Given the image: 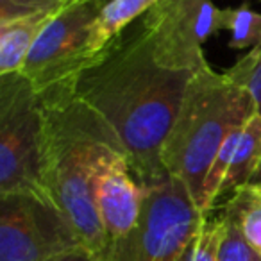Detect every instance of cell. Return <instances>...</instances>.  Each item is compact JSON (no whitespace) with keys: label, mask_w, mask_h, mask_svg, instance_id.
Segmentation results:
<instances>
[{"label":"cell","mask_w":261,"mask_h":261,"mask_svg":"<svg viewBox=\"0 0 261 261\" xmlns=\"http://www.w3.org/2000/svg\"><path fill=\"white\" fill-rule=\"evenodd\" d=\"M224 227L225 222L222 217L213 218V220L206 217L192 261H218V249H220Z\"/></svg>","instance_id":"17"},{"label":"cell","mask_w":261,"mask_h":261,"mask_svg":"<svg viewBox=\"0 0 261 261\" xmlns=\"http://www.w3.org/2000/svg\"><path fill=\"white\" fill-rule=\"evenodd\" d=\"M158 2L161 0H109L108 4L102 6L91 27V52L98 54L127 27L145 16Z\"/></svg>","instance_id":"12"},{"label":"cell","mask_w":261,"mask_h":261,"mask_svg":"<svg viewBox=\"0 0 261 261\" xmlns=\"http://www.w3.org/2000/svg\"><path fill=\"white\" fill-rule=\"evenodd\" d=\"M43 108L22 73L0 75V195L29 193L50 202L41 175Z\"/></svg>","instance_id":"5"},{"label":"cell","mask_w":261,"mask_h":261,"mask_svg":"<svg viewBox=\"0 0 261 261\" xmlns=\"http://www.w3.org/2000/svg\"><path fill=\"white\" fill-rule=\"evenodd\" d=\"M86 250L66 217L29 193L0 195V261H59Z\"/></svg>","instance_id":"7"},{"label":"cell","mask_w":261,"mask_h":261,"mask_svg":"<svg viewBox=\"0 0 261 261\" xmlns=\"http://www.w3.org/2000/svg\"><path fill=\"white\" fill-rule=\"evenodd\" d=\"M250 185L261 186V167H259V170L256 172V175H254V179H252V181H250Z\"/></svg>","instance_id":"21"},{"label":"cell","mask_w":261,"mask_h":261,"mask_svg":"<svg viewBox=\"0 0 261 261\" xmlns=\"http://www.w3.org/2000/svg\"><path fill=\"white\" fill-rule=\"evenodd\" d=\"M220 27L229 33V47L236 50L252 48L261 41V13L254 11L249 2L222 9Z\"/></svg>","instance_id":"14"},{"label":"cell","mask_w":261,"mask_h":261,"mask_svg":"<svg viewBox=\"0 0 261 261\" xmlns=\"http://www.w3.org/2000/svg\"><path fill=\"white\" fill-rule=\"evenodd\" d=\"M147 186L138 181L125 150L102 165L95 179V202L109 245L127 238L140 220Z\"/></svg>","instance_id":"9"},{"label":"cell","mask_w":261,"mask_h":261,"mask_svg":"<svg viewBox=\"0 0 261 261\" xmlns=\"http://www.w3.org/2000/svg\"><path fill=\"white\" fill-rule=\"evenodd\" d=\"M100 9L95 0H73L47 23L20 72L38 93L73 90L79 73L97 56L90 38Z\"/></svg>","instance_id":"6"},{"label":"cell","mask_w":261,"mask_h":261,"mask_svg":"<svg viewBox=\"0 0 261 261\" xmlns=\"http://www.w3.org/2000/svg\"><path fill=\"white\" fill-rule=\"evenodd\" d=\"M59 261H95V256L88 252V250H79V252H73L61 257Z\"/></svg>","instance_id":"19"},{"label":"cell","mask_w":261,"mask_h":261,"mask_svg":"<svg viewBox=\"0 0 261 261\" xmlns=\"http://www.w3.org/2000/svg\"><path fill=\"white\" fill-rule=\"evenodd\" d=\"M73 0H0V23L43 9H61Z\"/></svg>","instance_id":"18"},{"label":"cell","mask_w":261,"mask_h":261,"mask_svg":"<svg viewBox=\"0 0 261 261\" xmlns=\"http://www.w3.org/2000/svg\"><path fill=\"white\" fill-rule=\"evenodd\" d=\"M225 75L249 91L256 102L257 111L261 113V41L240 58L231 68L225 70Z\"/></svg>","instance_id":"15"},{"label":"cell","mask_w":261,"mask_h":261,"mask_svg":"<svg viewBox=\"0 0 261 261\" xmlns=\"http://www.w3.org/2000/svg\"><path fill=\"white\" fill-rule=\"evenodd\" d=\"M257 111L245 88L204 65L193 73L181 109L165 140L163 167L181 179L202 211L204 182L222 143Z\"/></svg>","instance_id":"3"},{"label":"cell","mask_w":261,"mask_h":261,"mask_svg":"<svg viewBox=\"0 0 261 261\" xmlns=\"http://www.w3.org/2000/svg\"><path fill=\"white\" fill-rule=\"evenodd\" d=\"M95 261H116V259L109 252H106V254H102V256H95Z\"/></svg>","instance_id":"20"},{"label":"cell","mask_w":261,"mask_h":261,"mask_svg":"<svg viewBox=\"0 0 261 261\" xmlns=\"http://www.w3.org/2000/svg\"><path fill=\"white\" fill-rule=\"evenodd\" d=\"M261 167V113L256 111L243 125L231 167L220 186V197L250 185ZM218 197V199H220Z\"/></svg>","instance_id":"11"},{"label":"cell","mask_w":261,"mask_h":261,"mask_svg":"<svg viewBox=\"0 0 261 261\" xmlns=\"http://www.w3.org/2000/svg\"><path fill=\"white\" fill-rule=\"evenodd\" d=\"M222 215L234 222L250 247L261 256V186L247 185L231 193Z\"/></svg>","instance_id":"13"},{"label":"cell","mask_w":261,"mask_h":261,"mask_svg":"<svg viewBox=\"0 0 261 261\" xmlns=\"http://www.w3.org/2000/svg\"><path fill=\"white\" fill-rule=\"evenodd\" d=\"M61 9L34 11L0 23V75L22 72L31 48Z\"/></svg>","instance_id":"10"},{"label":"cell","mask_w":261,"mask_h":261,"mask_svg":"<svg viewBox=\"0 0 261 261\" xmlns=\"http://www.w3.org/2000/svg\"><path fill=\"white\" fill-rule=\"evenodd\" d=\"M192 77L158 61L140 18L79 73L73 93L113 127L138 181L154 186L168 177L161 152Z\"/></svg>","instance_id":"1"},{"label":"cell","mask_w":261,"mask_h":261,"mask_svg":"<svg viewBox=\"0 0 261 261\" xmlns=\"http://www.w3.org/2000/svg\"><path fill=\"white\" fill-rule=\"evenodd\" d=\"M222 218L225 227L218 249V261H261V256L250 247L234 222L225 215H222Z\"/></svg>","instance_id":"16"},{"label":"cell","mask_w":261,"mask_h":261,"mask_svg":"<svg viewBox=\"0 0 261 261\" xmlns=\"http://www.w3.org/2000/svg\"><path fill=\"white\" fill-rule=\"evenodd\" d=\"M95 2H98V4H100V6H104V4H108L109 0H95Z\"/></svg>","instance_id":"22"},{"label":"cell","mask_w":261,"mask_h":261,"mask_svg":"<svg viewBox=\"0 0 261 261\" xmlns=\"http://www.w3.org/2000/svg\"><path fill=\"white\" fill-rule=\"evenodd\" d=\"M206 217L185 182L168 175L147 186L135 231L108 252L116 261H192Z\"/></svg>","instance_id":"4"},{"label":"cell","mask_w":261,"mask_h":261,"mask_svg":"<svg viewBox=\"0 0 261 261\" xmlns=\"http://www.w3.org/2000/svg\"><path fill=\"white\" fill-rule=\"evenodd\" d=\"M40 98L41 175L47 195L72 224L88 252L102 256L108 252L109 240L95 202V179L102 165L125 147L113 127L73 90L40 93Z\"/></svg>","instance_id":"2"},{"label":"cell","mask_w":261,"mask_h":261,"mask_svg":"<svg viewBox=\"0 0 261 261\" xmlns=\"http://www.w3.org/2000/svg\"><path fill=\"white\" fill-rule=\"evenodd\" d=\"M215 0H161L142 16L158 61L167 68L195 73L207 65L204 43L222 29Z\"/></svg>","instance_id":"8"}]
</instances>
